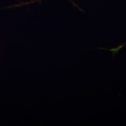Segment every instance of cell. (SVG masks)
I'll return each mask as SVG.
<instances>
[{
    "label": "cell",
    "mask_w": 126,
    "mask_h": 126,
    "mask_svg": "<svg viewBox=\"0 0 126 126\" xmlns=\"http://www.w3.org/2000/svg\"><path fill=\"white\" fill-rule=\"evenodd\" d=\"M41 0H32V1H30V3H34L35 2H36V1H40Z\"/></svg>",
    "instance_id": "1"
}]
</instances>
